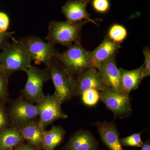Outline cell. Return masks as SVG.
<instances>
[{"mask_svg":"<svg viewBox=\"0 0 150 150\" xmlns=\"http://www.w3.org/2000/svg\"><path fill=\"white\" fill-rule=\"evenodd\" d=\"M87 21L71 23L67 21H52L48 25L46 39L56 45L59 44L69 47L73 43L81 42V32Z\"/></svg>","mask_w":150,"mask_h":150,"instance_id":"2","label":"cell"},{"mask_svg":"<svg viewBox=\"0 0 150 150\" xmlns=\"http://www.w3.org/2000/svg\"><path fill=\"white\" fill-rule=\"evenodd\" d=\"M30 61L37 64H43L48 67L58 53L55 44L46 42L40 38L33 35L20 38L18 40Z\"/></svg>","mask_w":150,"mask_h":150,"instance_id":"4","label":"cell"},{"mask_svg":"<svg viewBox=\"0 0 150 150\" xmlns=\"http://www.w3.org/2000/svg\"><path fill=\"white\" fill-rule=\"evenodd\" d=\"M38 113L36 104L24 99L19 98L11 105L9 117L11 124L18 128L36 120Z\"/></svg>","mask_w":150,"mask_h":150,"instance_id":"9","label":"cell"},{"mask_svg":"<svg viewBox=\"0 0 150 150\" xmlns=\"http://www.w3.org/2000/svg\"><path fill=\"white\" fill-rule=\"evenodd\" d=\"M27 79L21 91L22 97L34 103L38 102L45 96L43 88L45 83L51 79L49 68L40 69L30 65L25 70Z\"/></svg>","mask_w":150,"mask_h":150,"instance_id":"5","label":"cell"},{"mask_svg":"<svg viewBox=\"0 0 150 150\" xmlns=\"http://www.w3.org/2000/svg\"><path fill=\"white\" fill-rule=\"evenodd\" d=\"M98 72L108 88L120 91V71L116 64L115 55L99 66Z\"/></svg>","mask_w":150,"mask_h":150,"instance_id":"13","label":"cell"},{"mask_svg":"<svg viewBox=\"0 0 150 150\" xmlns=\"http://www.w3.org/2000/svg\"><path fill=\"white\" fill-rule=\"evenodd\" d=\"M142 133L143 131L140 133H135L128 137L120 139L121 145L124 146L142 147L144 144L141 137Z\"/></svg>","mask_w":150,"mask_h":150,"instance_id":"22","label":"cell"},{"mask_svg":"<svg viewBox=\"0 0 150 150\" xmlns=\"http://www.w3.org/2000/svg\"><path fill=\"white\" fill-rule=\"evenodd\" d=\"M23 139L38 150L42 149V137L44 130L38 125L37 121H32L17 128Z\"/></svg>","mask_w":150,"mask_h":150,"instance_id":"17","label":"cell"},{"mask_svg":"<svg viewBox=\"0 0 150 150\" xmlns=\"http://www.w3.org/2000/svg\"><path fill=\"white\" fill-rule=\"evenodd\" d=\"M0 1H1V0H0Z\"/></svg>","mask_w":150,"mask_h":150,"instance_id":"33","label":"cell"},{"mask_svg":"<svg viewBox=\"0 0 150 150\" xmlns=\"http://www.w3.org/2000/svg\"><path fill=\"white\" fill-rule=\"evenodd\" d=\"M66 132L61 126H53L48 131L44 130L42 137V149L54 150L64 141Z\"/></svg>","mask_w":150,"mask_h":150,"instance_id":"19","label":"cell"},{"mask_svg":"<svg viewBox=\"0 0 150 150\" xmlns=\"http://www.w3.org/2000/svg\"><path fill=\"white\" fill-rule=\"evenodd\" d=\"M36 103L38 113V123L43 130L55 121L68 117L62 110V103L54 94L45 96Z\"/></svg>","mask_w":150,"mask_h":150,"instance_id":"7","label":"cell"},{"mask_svg":"<svg viewBox=\"0 0 150 150\" xmlns=\"http://www.w3.org/2000/svg\"><path fill=\"white\" fill-rule=\"evenodd\" d=\"M128 34V30L124 25L115 23L109 27L106 36L114 43L121 45L126 40Z\"/></svg>","mask_w":150,"mask_h":150,"instance_id":"20","label":"cell"},{"mask_svg":"<svg viewBox=\"0 0 150 150\" xmlns=\"http://www.w3.org/2000/svg\"><path fill=\"white\" fill-rule=\"evenodd\" d=\"M8 76L2 70H0V98L4 97L7 93Z\"/></svg>","mask_w":150,"mask_h":150,"instance_id":"25","label":"cell"},{"mask_svg":"<svg viewBox=\"0 0 150 150\" xmlns=\"http://www.w3.org/2000/svg\"><path fill=\"white\" fill-rule=\"evenodd\" d=\"M23 141L21 134L16 127L6 128L0 132V150H13Z\"/></svg>","mask_w":150,"mask_h":150,"instance_id":"18","label":"cell"},{"mask_svg":"<svg viewBox=\"0 0 150 150\" xmlns=\"http://www.w3.org/2000/svg\"><path fill=\"white\" fill-rule=\"evenodd\" d=\"M81 96L83 103L89 107L95 106L100 100L99 91L93 89L85 91Z\"/></svg>","mask_w":150,"mask_h":150,"instance_id":"21","label":"cell"},{"mask_svg":"<svg viewBox=\"0 0 150 150\" xmlns=\"http://www.w3.org/2000/svg\"><path fill=\"white\" fill-rule=\"evenodd\" d=\"M75 79L74 96H80L87 90L103 91L107 88L97 69L89 68L76 76Z\"/></svg>","mask_w":150,"mask_h":150,"instance_id":"10","label":"cell"},{"mask_svg":"<svg viewBox=\"0 0 150 150\" xmlns=\"http://www.w3.org/2000/svg\"><path fill=\"white\" fill-rule=\"evenodd\" d=\"M1 62H0V70L1 69Z\"/></svg>","mask_w":150,"mask_h":150,"instance_id":"31","label":"cell"},{"mask_svg":"<svg viewBox=\"0 0 150 150\" xmlns=\"http://www.w3.org/2000/svg\"><path fill=\"white\" fill-rule=\"evenodd\" d=\"M141 150H150V140H148L144 143Z\"/></svg>","mask_w":150,"mask_h":150,"instance_id":"30","label":"cell"},{"mask_svg":"<svg viewBox=\"0 0 150 150\" xmlns=\"http://www.w3.org/2000/svg\"><path fill=\"white\" fill-rule=\"evenodd\" d=\"M143 54L144 56V62L143 64V79L149 76L150 75V49L148 46L143 49Z\"/></svg>","mask_w":150,"mask_h":150,"instance_id":"24","label":"cell"},{"mask_svg":"<svg viewBox=\"0 0 150 150\" xmlns=\"http://www.w3.org/2000/svg\"><path fill=\"white\" fill-rule=\"evenodd\" d=\"M98 142L88 131L79 130L73 134L64 150H98Z\"/></svg>","mask_w":150,"mask_h":150,"instance_id":"14","label":"cell"},{"mask_svg":"<svg viewBox=\"0 0 150 150\" xmlns=\"http://www.w3.org/2000/svg\"><path fill=\"white\" fill-rule=\"evenodd\" d=\"M100 99L115 117L123 118L128 117L132 112L129 95L106 88L99 91Z\"/></svg>","mask_w":150,"mask_h":150,"instance_id":"8","label":"cell"},{"mask_svg":"<svg viewBox=\"0 0 150 150\" xmlns=\"http://www.w3.org/2000/svg\"><path fill=\"white\" fill-rule=\"evenodd\" d=\"M12 40V42L0 53L1 70L8 77L17 71H24L31 65V61L19 40L13 37Z\"/></svg>","mask_w":150,"mask_h":150,"instance_id":"3","label":"cell"},{"mask_svg":"<svg viewBox=\"0 0 150 150\" xmlns=\"http://www.w3.org/2000/svg\"><path fill=\"white\" fill-rule=\"evenodd\" d=\"M14 32H2L0 31V49L3 50L10 42V39L12 38Z\"/></svg>","mask_w":150,"mask_h":150,"instance_id":"26","label":"cell"},{"mask_svg":"<svg viewBox=\"0 0 150 150\" xmlns=\"http://www.w3.org/2000/svg\"><path fill=\"white\" fill-rule=\"evenodd\" d=\"M90 0H69L62 7V13L67 18V21L71 23L88 21L98 26L96 21L91 18V14L86 11V7Z\"/></svg>","mask_w":150,"mask_h":150,"instance_id":"11","label":"cell"},{"mask_svg":"<svg viewBox=\"0 0 150 150\" xmlns=\"http://www.w3.org/2000/svg\"><path fill=\"white\" fill-rule=\"evenodd\" d=\"M14 150H38L28 144L22 143L14 148Z\"/></svg>","mask_w":150,"mask_h":150,"instance_id":"29","label":"cell"},{"mask_svg":"<svg viewBox=\"0 0 150 150\" xmlns=\"http://www.w3.org/2000/svg\"><path fill=\"white\" fill-rule=\"evenodd\" d=\"M143 65L135 69L128 70L120 68V91L129 95L137 89L143 79Z\"/></svg>","mask_w":150,"mask_h":150,"instance_id":"16","label":"cell"},{"mask_svg":"<svg viewBox=\"0 0 150 150\" xmlns=\"http://www.w3.org/2000/svg\"><path fill=\"white\" fill-rule=\"evenodd\" d=\"M8 124V117L2 106H0V132L6 128Z\"/></svg>","mask_w":150,"mask_h":150,"instance_id":"28","label":"cell"},{"mask_svg":"<svg viewBox=\"0 0 150 150\" xmlns=\"http://www.w3.org/2000/svg\"><path fill=\"white\" fill-rule=\"evenodd\" d=\"M10 24L9 18L5 13L0 11V31L7 32Z\"/></svg>","mask_w":150,"mask_h":150,"instance_id":"27","label":"cell"},{"mask_svg":"<svg viewBox=\"0 0 150 150\" xmlns=\"http://www.w3.org/2000/svg\"></svg>","mask_w":150,"mask_h":150,"instance_id":"32","label":"cell"},{"mask_svg":"<svg viewBox=\"0 0 150 150\" xmlns=\"http://www.w3.org/2000/svg\"><path fill=\"white\" fill-rule=\"evenodd\" d=\"M54 59L74 77L92 68L89 51L85 49L81 42L73 43L63 53L58 52Z\"/></svg>","mask_w":150,"mask_h":150,"instance_id":"1","label":"cell"},{"mask_svg":"<svg viewBox=\"0 0 150 150\" xmlns=\"http://www.w3.org/2000/svg\"><path fill=\"white\" fill-rule=\"evenodd\" d=\"M49 68L50 77L54 88V94L60 102H67L74 96L75 79L64 67L54 59Z\"/></svg>","mask_w":150,"mask_h":150,"instance_id":"6","label":"cell"},{"mask_svg":"<svg viewBox=\"0 0 150 150\" xmlns=\"http://www.w3.org/2000/svg\"><path fill=\"white\" fill-rule=\"evenodd\" d=\"M121 48V45L112 42L105 35L99 46L93 51H89L91 68L97 69L99 66L115 55Z\"/></svg>","mask_w":150,"mask_h":150,"instance_id":"12","label":"cell"},{"mask_svg":"<svg viewBox=\"0 0 150 150\" xmlns=\"http://www.w3.org/2000/svg\"><path fill=\"white\" fill-rule=\"evenodd\" d=\"M104 144L110 150H124L120 142L116 126L112 122H98L95 123Z\"/></svg>","mask_w":150,"mask_h":150,"instance_id":"15","label":"cell"},{"mask_svg":"<svg viewBox=\"0 0 150 150\" xmlns=\"http://www.w3.org/2000/svg\"><path fill=\"white\" fill-rule=\"evenodd\" d=\"M91 6L94 10L100 14H105L110 8L109 0H92Z\"/></svg>","mask_w":150,"mask_h":150,"instance_id":"23","label":"cell"}]
</instances>
